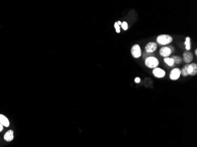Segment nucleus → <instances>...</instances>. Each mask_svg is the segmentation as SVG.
<instances>
[{
	"label": "nucleus",
	"instance_id": "nucleus-1",
	"mask_svg": "<svg viewBox=\"0 0 197 147\" xmlns=\"http://www.w3.org/2000/svg\"><path fill=\"white\" fill-rule=\"evenodd\" d=\"M173 41V38L170 35L168 34H161L157 36L156 41L161 45H166L169 44Z\"/></svg>",
	"mask_w": 197,
	"mask_h": 147
},
{
	"label": "nucleus",
	"instance_id": "nucleus-2",
	"mask_svg": "<svg viewBox=\"0 0 197 147\" xmlns=\"http://www.w3.org/2000/svg\"><path fill=\"white\" fill-rule=\"evenodd\" d=\"M159 61L155 57H150L145 59V65L149 68H155L159 65Z\"/></svg>",
	"mask_w": 197,
	"mask_h": 147
},
{
	"label": "nucleus",
	"instance_id": "nucleus-3",
	"mask_svg": "<svg viewBox=\"0 0 197 147\" xmlns=\"http://www.w3.org/2000/svg\"><path fill=\"white\" fill-rule=\"evenodd\" d=\"M131 54L135 58H139L142 56V50L139 44H135L131 48Z\"/></svg>",
	"mask_w": 197,
	"mask_h": 147
},
{
	"label": "nucleus",
	"instance_id": "nucleus-4",
	"mask_svg": "<svg viewBox=\"0 0 197 147\" xmlns=\"http://www.w3.org/2000/svg\"><path fill=\"white\" fill-rule=\"evenodd\" d=\"M194 59V55L192 52L190 51H184L183 53V58L182 60L185 63L187 64L191 63Z\"/></svg>",
	"mask_w": 197,
	"mask_h": 147
},
{
	"label": "nucleus",
	"instance_id": "nucleus-5",
	"mask_svg": "<svg viewBox=\"0 0 197 147\" xmlns=\"http://www.w3.org/2000/svg\"><path fill=\"white\" fill-rule=\"evenodd\" d=\"M157 44L154 42L147 43L145 47V51L148 53H154L157 50Z\"/></svg>",
	"mask_w": 197,
	"mask_h": 147
},
{
	"label": "nucleus",
	"instance_id": "nucleus-6",
	"mask_svg": "<svg viewBox=\"0 0 197 147\" xmlns=\"http://www.w3.org/2000/svg\"><path fill=\"white\" fill-rule=\"evenodd\" d=\"M181 76V69L178 68L172 69L169 74V78L172 80H177Z\"/></svg>",
	"mask_w": 197,
	"mask_h": 147
},
{
	"label": "nucleus",
	"instance_id": "nucleus-7",
	"mask_svg": "<svg viewBox=\"0 0 197 147\" xmlns=\"http://www.w3.org/2000/svg\"><path fill=\"white\" fill-rule=\"evenodd\" d=\"M152 73L154 76L158 78H162L166 75V72L160 68H155L153 69Z\"/></svg>",
	"mask_w": 197,
	"mask_h": 147
},
{
	"label": "nucleus",
	"instance_id": "nucleus-8",
	"mask_svg": "<svg viewBox=\"0 0 197 147\" xmlns=\"http://www.w3.org/2000/svg\"><path fill=\"white\" fill-rule=\"evenodd\" d=\"M172 54V52L168 46L162 47L159 50V54L164 58L169 57Z\"/></svg>",
	"mask_w": 197,
	"mask_h": 147
},
{
	"label": "nucleus",
	"instance_id": "nucleus-9",
	"mask_svg": "<svg viewBox=\"0 0 197 147\" xmlns=\"http://www.w3.org/2000/svg\"><path fill=\"white\" fill-rule=\"evenodd\" d=\"M188 76H194L196 75L197 74V64L196 63H191L189 64V66L188 68Z\"/></svg>",
	"mask_w": 197,
	"mask_h": 147
},
{
	"label": "nucleus",
	"instance_id": "nucleus-10",
	"mask_svg": "<svg viewBox=\"0 0 197 147\" xmlns=\"http://www.w3.org/2000/svg\"><path fill=\"white\" fill-rule=\"evenodd\" d=\"M4 139L7 142L11 141L14 139V131L13 130H8L4 135Z\"/></svg>",
	"mask_w": 197,
	"mask_h": 147
},
{
	"label": "nucleus",
	"instance_id": "nucleus-11",
	"mask_svg": "<svg viewBox=\"0 0 197 147\" xmlns=\"http://www.w3.org/2000/svg\"><path fill=\"white\" fill-rule=\"evenodd\" d=\"M0 124L3 127H8L10 125V121L4 115L0 114Z\"/></svg>",
	"mask_w": 197,
	"mask_h": 147
},
{
	"label": "nucleus",
	"instance_id": "nucleus-12",
	"mask_svg": "<svg viewBox=\"0 0 197 147\" xmlns=\"http://www.w3.org/2000/svg\"><path fill=\"white\" fill-rule=\"evenodd\" d=\"M164 63L168 65L169 67H173L175 65V62L174 60L172 59L171 57H167V58H164Z\"/></svg>",
	"mask_w": 197,
	"mask_h": 147
},
{
	"label": "nucleus",
	"instance_id": "nucleus-13",
	"mask_svg": "<svg viewBox=\"0 0 197 147\" xmlns=\"http://www.w3.org/2000/svg\"><path fill=\"white\" fill-rule=\"evenodd\" d=\"M189 64H187L183 67L182 70H181V75H182L183 77H187L188 76V68Z\"/></svg>",
	"mask_w": 197,
	"mask_h": 147
},
{
	"label": "nucleus",
	"instance_id": "nucleus-14",
	"mask_svg": "<svg viewBox=\"0 0 197 147\" xmlns=\"http://www.w3.org/2000/svg\"><path fill=\"white\" fill-rule=\"evenodd\" d=\"M185 45V48L187 51H190L191 50V38L189 36L185 38V41L184 43Z\"/></svg>",
	"mask_w": 197,
	"mask_h": 147
},
{
	"label": "nucleus",
	"instance_id": "nucleus-15",
	"mask_svg": "<svg viewBox=\"0 0 197 147\" xmlns=\"http://www.w3.org/2000/svg\"><path fill=\"white\" fill-rule=\"evenodd\" d=\"M171 58L174 60V62L175 63H176L177 64H181L182 63V58L181 57L177 56V55H173L172 56Z\"/></svg>",
	"mask_w": 197,
	"mask_h": 147
},
{
	"label": "nucleus",
	"instance_id": "nucleus-16",
	"mask_svg": "<svg viewBox=\"0 0 197 147\" xmlns=\"http://www.w3.org/2000/svg\"><path fill=\"white\" fill-rule=\"evenodd\" d=\"M142 54V57L144 59L147 58L148 57H155V54L154 53H146V51H144L143 53Z\"/></svg>",
	"mask_w": 197,
	"mask_h": 147
},
{
	"label": "nucleus",
	"instance_id": "nucleus-17",
	"mask_svg": "<svg viewBox=\"0 0 197 147\" xmlns=\"http://www.w3.org/2000/svg\"><path fill=\"white\" fill-rule=\"evenodd\" d=\"M122 28L124 29L125 31H126L128 29V24L126 21H124L122 22Z\"/></svg>",
	"mask_w": 197,
	"mask_h": 147
},
{
	"label": "nucleus",
	"instance_id": "nucleus-18",
	"mask_svg": "<svg viewBox=\"0 0 197 147\" xmlns=\"http://www.w3.org/2000/svg\"><path fill=\"white\" fill-rule=\"evenodd\" d=\"M114 27H115V29H116V32L117 33H120V26L118 25V23H117V22H116L115 23Z\"/></svg>",
	"mask_w": 197,
	"mask_h": 147
},
{
	"label": "nucleus",
	"instance_id": "nucleus-19",
	"mask_svg": "<svg viewBox=\"0 0 197 147\" xmlns=\"http://www.w3.org/2000/svg\"><path fill=\"white\" fill-rule=\"evenodd\" d=\"M168 47L169 48V49H170V50H171V51L172 53L174 52V51H175V48H174L173 46H172V45H169V46H168Z\"/></svg>",
	"mask_w": 197,
	"mask_h": 147
},
{
	"label": "nucleus",
	"instance_id": "nucleus-20",
	"mask_svg": "<svg viewBox=\"0 0 197 147\" xmlns=\"http://www.w3.org/2000/svg\"><path fill=\"white\" fill-rule=\"evenodd\" d=\"M135 82L136 83H139L141 82V79L139 77H137L135 79Z\"/></svg>",
	"mask_w": 197,
	"mask_h": 147
},
{
	"label": "nucleus",
	"instance_id": "nucleus-21",
	"mask_svg": "<svg viewBox=\"0 0 197 147\" xmlns=\"http://www.w3.org/2000/svg\"><path fill=\"white\" fill-rule=\"evenodd\" d=\"M3 130V126L0 124V132H1Z\"/></svg>",
	"mask_w": 197,
	"mask_h": 147
},
{
	"label": "nucleus",
	"instance_id": "nucleus-22",
	"mask_svg": "<svg viewBox=\"0 0 197 147\" xmlns=\"http://www.w3.org/2000/svg\"><path fill=\"white\" fill-rule=\"evenodd\" d=\"M117 23H118V24L119 26H121V25H122V22L120 21H119L118 22H117Z\"/></svg>",
	"mask_w": 197,
	"mask_h": 147
},
{
	"label": "nucleus",
	"instance_id": "nucleus-23",
	"mask_svg": "<svg viewBox=\"0 0 197 147\" xmlns=\"http://www.w3.org/2000/svg\"><path fill=\"white\" fill-rule=\"evenodd\" d=\"M195 55L197 56V50L196 49H195Z\"/></svg>",
	"mask_w": 197,
	"mask_h": 147
}]
</instances>
